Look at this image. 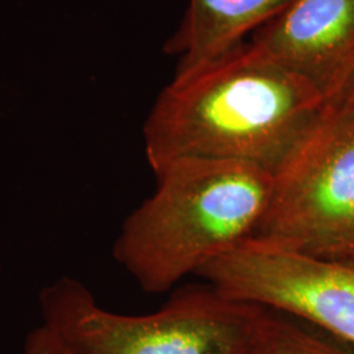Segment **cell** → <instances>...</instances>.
<instances>
[{
	"mask_svg": "<svg viewBox=\"0 0 354 354\" xmlns=\"http://www.w3.org/2000/svg\"><path fill=\"white\" fill-rule=\"evenodd\" d=\"M251 44L306 82L328 112L354 77V0H294Z\"/></svg>",
	"mask_w": 354,
	"mask_h": 354,
	"instance_id": "cell-6",
	"label": "cell"
},
{
	"mask_svg": "<svg viewBox=\"0 0 354 354\" xmlns=\"http://www.w3.org/2000/svg\"><path fill=\"white\" fill-rule=\"evenodd\" d=\"M253 236L314 259L354 263V115L326 113L273 176Z\"/></svg>",
	"mask_w": 354,
	"mask_h": 354,
	"instance_id": "cell-4",
	"label": "cell"
},
{
	"mask_svg": "<svg viewBox=\"0 0 354 354\" xmlns=\"http://www.w3.org/2000/svg\"><path fill=\"white\" fill-rule=\"evenodd\" d=\"M327 113L337 115H354V77L349 86L344 91L342 97Z\"/></svg>",
	"mask_w": 354,
	"mask_h": 354,
	"instance_id": "cell-10",
	"label": "cell"
},
{
	"mask_svg": "<svg viewBox=\"0 0 354 354\" xmlns=\"http://www.w3.org/2000/svg\"><path fill=\"white\" fill-rule=\"evenodd\" d=\"M24 354H68V352L54 330L42 323L26 337Z\"/></svg>",
	"mask_w": 354,
	"mask_h": 354,
	"instance_id": "cell-9",
	"label": "cell"
},
{
	"mask_svg": "<svg viewBox=\"0 0 354 354\" xmlns=\"http://www.w3.org/2000/svg\"><path fill=\"white\" fill-rule=\"evenodd\" d=\"M38 301L42 323L68 354H250L272 313L209 286L176 291L151 314L124 315L68 276L46 285Z\"/></svg>",
	"mask_w": 354,
	"mask_h": 354,
	"instance_id": "cell-3",
	"label": "cell"
},
{
	"mask_svg": "<svg viewBox=\"0 0 354 354\" xmlns=\"http://www.w3.org/2000/svg\"><path fill=\"white\" fill-rule=\"evenodd\" d=\"M197 276L228 298L302 319L354 348V263L314 259L251 236Z\"/></svg>",
	"mask_w": 354,
	"mask_h": 354,
	"instance_id": "cell-5",
	"label": "cell"
},
{
	"mask_svg": "<svg viewBox=\"0 0 354 354\" xmlns=\"http://www.w3.org/2000/svg\"><path fill=\"white\" fill-rule=\"evenodd\" d=\"M327 113L301 77L251 42L175 75L143 125L151 169L181 159L226 160L276 175Z\"/></svg>",
	"mask_w": 354,
	"mask_h": 354,
	"instance_id": "cell-1",
	"label": "cell"
},
{
	"mask_svg": "<svg viewBox=\"0 0 354 354\" xmlns=\"http://www.w3.org/2000/svg\"><path fill=\"white\" fill-rule=\"evenodd\" d=\"M250 354H354V348L272 310Z\"/></svg>",
	"mask_w": 354,
	"mask_h": 354,
	"instance_id": "cell-8",
	"label": "cell"
},
{
	"mask_svg": "<svg viewBox=\"0 0 354 354\" xmlns=\"http://www.w3.org/2000/svg\"><path fill=\"white\" fill-rule=\"evenodd\" d=\"M152 172L156 188L124 221L113 257L142 290L158 294L253 236L273 175L203 159L175 160Z\"/></svg>",
	"mask_w": 354,
	"mask_h": 354,
	"instance_id": "cell-2",
	"label": "cell"
},
{
	"mask_svg": "<svg viewBox=\"0 0 354 354\" xmlns=\"http://www.w3.org/2000/svg\"><path fill=\"white\" fill-rule=\"evenodd\" d=\"M294 0H189L165 51L177 57L175 75L190 73L238 49L250 33L270 23Z\"/></svg>",
	"mask_w": 354,
	"mask_h": 354,
	"instance_id": "cell-7",
	"label": "cell"
}]
</instances>
